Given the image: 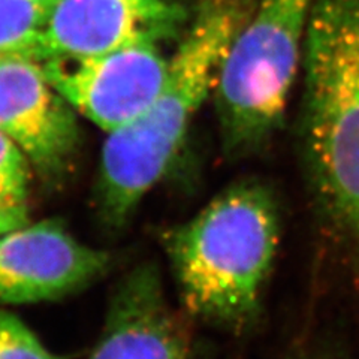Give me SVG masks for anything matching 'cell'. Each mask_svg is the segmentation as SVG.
Segmentation results:
<instances>
[{
  "label": "cell",
  "instance_id": "6da1fadb",
  "mask_svg": "<svg viewBox=\"0 0 359 359\" xmlns=\"http://www.w3.org/2000/svg\"><path fill=\"white\" fill-rule=\"evenodd\" d=\"M280 228L273 190L245 178L168 231L165 252L190 316L232 331L249 327L261 310Z\"/></svg>",
  "mask_w": 359,
  "mask_h": 359
},
{
  "label": "cell",
  "instance_id": "7a4b0ae2",
  "mask_svg": "<svg viewBox=\"0 0 359 359\" xmlns=\"http://www.w3.org/2000/svg\"><path fill=\"white\" fill-rule=\"evenodd\" d=\"M245 21L244 0H202L192 29L170 60L161 93L141 116L108 133L96 192L105 226H125L166 174Z\"/></svg>",
  "mask_w": 359,
  "mask_h": 359
},
{
  "label": "cell",
  "instance_id": "3957f363",
  "mask_svg": "<svg viewBox=\"0 0 359 359\" xmlns=\"http://www.w3.org/2000/svg\"><path fill=\"white\" fill-rule=\"evenodd\" d=\"M301 149L332 226L359 232V0H314L304 39Z\"/></svg>",
  "mask_w": 359,
  "mask_h": 359
},
{
  "label": "cell",
  "instance_id": "277c9868",
  "mask_svg": "<svg viewBox=\"0 0 359 359\" xmlns=\"http://www.w3.org/2000/svg\"><path fill=\"white\" fill-rule=\"evenodd\" d=\"M313 5L314 0H261L233 38L215 86L228 157L261 150L282 123Z\"/></svg>",
  "mask_w": 359,
  "mask_h": 359
},
{
  "label": "cell",
  "instance_id": "5b68a950",
  "mask_svg": "<svg viewBox=\"0 0 359 359\" xmlns=\"http://www.w3.org/2000/svg\"><path fill=\"white\" fill-rule=\"evenodd\" d=\"M156 36H144L93 57L39 62L51 86L72 108L108 133L141 116L161 93L170 60Z\"/></svg>",
  "mask_w": 359,
  "mask_h": 359
},
{
  "label": "cell",
  "instance_id": "8992f818",
  "mask_svg": "<svg viewBox=\"0 0 359 359\" xmlns=\"http://www.w3.org/2000/svg\"><path fill=\"white\" fill-rule=\"evenodd\" d=\"M111 256L78 241L59 220H42L0 233V302L35 304L92 285Z\"/></svg>",
  "mask_w": 359,
  "mask_h": 359
},
{
  "label": "cell",
  "instance_id": "52a82bcc",
  "mask_svg": "<svg viewBox=\"0 0 359 359\" xmlns=\"http://www.w3.org/2000/svg\"><path fill=\"white\" fill-rule=\"evenodd\" d=\"M75 109L47 80L39 62L0 55V132L45 180L62 177L80 145Z\"/></svg>",
  "mask_w": 359,
  "mask_h": 359
},
{
  "label": "cell",
  "instance_id": "ba28073f",
  "mask_svg": "<svg viewBox=\"0 0 359 359\" xmlns=\"http://www.w3.org/2000/svg\"><path fill=\"white\" fill-rule=\"evenodd\" d=\"M90 359H194L192 340L154 264L142 262L121 278Z\"/></svg>",
  "mask_w": 359,
  "mask_h": 359
},
{
  "label": "cell",
  "instance_id": "9c48e42d",
  "mask_svg": "<svg viewBox=\"0 0 359 359\" xmlns=\"http://www.w3.org/2000/svg\"><path fill=\"white\" fill-rule=\"evenodd\" d=\"M165 0H54L47 9L41 62L93 57L144 36H162L175 21Z\"/></svg>",
  "mask_w": 359,
  "mask_h": 359
},
{
  "label": "cell",
  "instance_id": "30bf717a",
  "mask_svg": "<svg viewBox=\"0 0 359 359\" xmlns=\"http://www.w3.org/2000/svg\"><path fill=\"white\" fill-rule=\"evenodd\" d=\"M47 9L35 0H0V55L41 62Z\"/></svg>",
  "mask_w": 359,
  "mask_h": 359
},
{
  "label": "cell",
  "instance_id": "8fae6325",
  "mask_svg": "<svg viewBox=\"0 0 359 359\" xmlns=\"http://www.w3.org/2000/svg\"><path fill=\"white\" fill-rule=\"evenodd\" d=\"M32 163L8 135L0 132V199L27 205Z\"/></svg>",
  "mask_w": 359,
  "mask_h": 359
},
{
  "label": "cell",
  "instance_id": "7c38bea8",
  "mask_svg": "<svg viewBox=\"0 0 359 359\" xmlns=\"http://www.w3.org/2000/svg\"><path fill=\"white\" fill-rule=\"evenodd\" d=\"M0 359H62L13 313L0 310Z\"/></svg>",
  "mask_w": 359,
  "mask_h": 359
},
{
  "label": "cell",
  "instance_id": "4fadbf2b",
  "mask_svg": "<svg viewBox=\"0 0 359 359\" xmlns=\"http://www.w3.org/2000/svg\"><path fill=\"white\" fill-rule=\"evenodd\" d=\"M30 223L27 205L9 204L0 199V233L25 226Z\"/></svg>",
  "mask_w": 359,
  "mask_h": 359
},
{
  "label": "cell",
  "instance_id": "5bb4252c",
  "mask_svg": "<svg viewBox=\"0 0 359 359\" xmlns=\"http://www.w3.org/2000/svg\"><path fill=\"white\" fill-rule=\"evenodd\" d=\"M35 2H38L39 5H42L45 9H48V8L53 5L54 0H35Z\"/></svg>",
  "mask_w": 359,
  "mask_h": 359
}]
</instances>
